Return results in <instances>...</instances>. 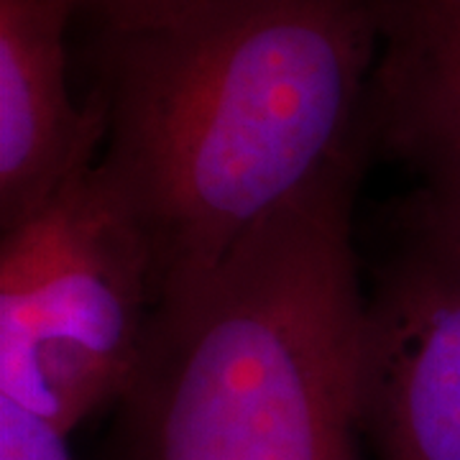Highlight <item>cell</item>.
Listing matches in <instances>:
<instances>
[{"instance_id": "6da1fadb", "label": "cell", "mask_w": 460, "mask_h": 460, "mask_svg": "<svg viewBox=\"0 0 460 460\" xmlns=\"http://www.w3.org/2000/svg\"><path fill=\"white\" fill-rule=\"evenodd\" d=\"M381 0H215L108 36L100 154L156 302L363 154Z\"/></svg>"}, {"instance_id": "7a4b0ae2", "label": "cell", "mask_w": 460, "mask_h": 460, "mask_svg": "<svg viewBox=\"0 0 460 460\" xmlns=\"http://www.w3.org/2000/svg\"><path fill=\"white\" fill-rule=\"evenodd\" d=\"M361 162L335 166L156 302L123 394L131 460H356Z\"/></svg>"}, {"instance_id": "3957f363", "label": "cell", "mask_w": 460, "mask_h": 460, "mask_svg": "<svg viewBox=\"0 0 460 460\" xmlns=\"http://www.w3.org/2000/svg\"><path fill=\"white\" fill-rule=\"evenodd\" d=\"M156 281L146 241L100 159L0 246V396L62 435L123 399Z\"/></svg>"}, {"instance_id": "277c9868", "label": "cell", "mask_w": 460, "mask_h": 460, "mask_svg": "<svg viewBox=\"0 0 460 460\" xmlns=\"http://www.w3.org/2000/svg\"><path fill=\"white\" fill-rule=\"evenodd\" d=\"M363 289L361 428L381 460H460V215L422 192Z\"/></svg>"}, {"instance_id": "5b68a950", "label": "cell", "mask_w": 460, "mask_h": 460, "mask_svg": "<svg viewBox=\"0 0 460 460\" xmlns=\"http://www.w3.org/2000/svg\"><path fill=\"white\" fill-rule=\"evenodd\" d=\"M75 0H0V223L3 230L93 166L108 118L95 98L77 105L65 36Z\"/></svg>"}, {"instance_id": "8992f818", "label": "cell", "mask_w": 460, "mask_h": 460, "mask_svg": "<svg viewBox=\"0 0 460 460\" xmlns=\"http://www.w3.org/2000/svg\"><path fill=\"white\" fill-rule=\"evenodd\" d=\"M384 33L368 141L417 174V192L460 215V0H394Z\"/></svg>"}, {"instance_id": "52a82bcc", "label": "cell", "mask_w": 460, "mask_h": 460, "mask_svg": "<svg viewBox=\"0 0 460 460\" xmlns=\"http://www.w3.org/2000/svg\"><path fill=\"white\" fill-rule=\"evenodd\" d=\"M0 460L75 458L66 447V435L0 396Z\"/></svg>"}, {"instance_id": "ba28073f", "label": "cell", "mask_w": 460, "mask_h": 460, "mask_svg": "<svg viewBox=\"0 0 460 460\" xmlns=\"http://www.w3.org/2000/svg\"><path fill=\"white\" fill-rule=\"evenodd\" d=\"M210 3L215 0H75L77 13L100 21L108 36L144 31Z\"/></svg>"}]
</instances>
